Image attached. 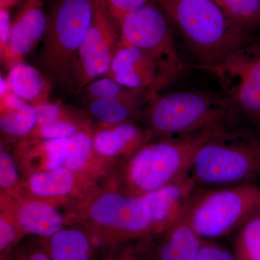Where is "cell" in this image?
I'll return each mask as SVG.
<instances>
[{
	"label": "cell",
	"mask_w": 260,
	"mask_h": 260,
	"mask_svg": "<svg viewBox=\"0 0 260 260\" xmlns=\"http://www.w3.org/2000/svg\"><path fill=\"white\" fill-rule=\"evenodd\" d=\"M65 211L68 225L82 228L103 252L152 238L151 217L143 198L104 184Z\"/></svg>",
	"instance_id": "obj_1"
},
{
	"label": "cell",
	"mask_w": 260,
	"mask_h": 260,
	"mask_svg": "<svg viewBox=\"0 0 260 260\" xmlns=\"http://www.w3.org/2000/svg\"><path fill=\"white\" fill-rule=\"evenodd\" d=\"M228 128H210L149 142L115 164L104 184L136 196L156 190L189 172L200 147Z\"/></svg>",
	"instance_id": "obj_2"
},
{
	"label": "cell",
	"mask_w": 260,
	"mask_h": 260,
	"mask_svg": "<svg viewBox=\"0 0 260 260\" xmlns=\"http://www.w3.org/2000/svg\"><path fill=\"white\" fill-rule=\"evenodd\" d=\"M172 20L188 51L204 70L255 40L212 0H153Z\"/></svg>",
	"instance_id": "obj_3"
},
{
	"label": "cell",
	"mask_w": 260,
	"mask_h": 260,
	"mask_svg": "<svg viewBox=\"0 0 260 260\" xmlns=\"http://www.w3.org/2000/svg\"><path fill=\"white\" fill-rule=\"evenodd\" d=\"M239 109L225 95L193 90L158 95L140 112L153 139L198 133L210 128L229 126Z\"/></svg>",
	"instance_id": "obj_4"
},
{
	"label": "cell",
	"mask_w": 260,
	"mask_h": 260,
	"mask_svg": "<svg viewBox=\"0 0 260 260\" xmlns=\"http://www.w3.org/2000/svg\"><path fill=\"white\" fill-rule=\"evenodd\" d=\"M189 174L200 188L256 184L260 179L259 137L232 127L220 132L198 149Z\"/></svg>",
	"instance_id": "obj_5"
},
{
	"label": "cell",
	"mask_w": 260,
	"mask_h": 260,
	"mask_svg": "<svg viewBox=\"0 0 260 260\" xmlns=\"http://www.w3.org/2000/svg\"><path fill=\"white\" fill-rule=\"evenodd\" d=\"M91 18L92 0H59L51 10L37 63L53 86L75 92L80 48Z\"/></svg>",
	"instance_id": "obj_6"
},
{
	"label": "cell",
	"mask_w": 260,
	"mask_h": 260,
	"mask_svg": "<svg viewBox=\"0 0 260 260\" xmlns=\"http://www.w3.org/2000/svg\"><path fill=\"white\" fill-rule=\"evenodd\" d=\"M259 205L256 184L198 187L184 218L202 239L216 240L237 232Z\"/></svg>",
	"instance_id": "obj_7"
},
{
	"label": "cell",
	"mask_w": 260,
	"mask_h": 260,
	"mask_svg": "<svg viewBox=\"0 0 260 260\" xmlns=\"http://www.w3.org/2000/svg\"><path fill=\"white\" fill-rule=\"evenodd\" d=\"M164 13L153 1L130 12L120 24L119 43L144 51L156 61L162 77L170 83L184 71V64Z\"/></svg>",
	"instance_id": "obj_8"
},
{
	"label": "cell",
	"mask_w": 260,
	"mask_h": 260,
	"mask_svg": "<svg viewBox=\"0 0 260 260\" xmlns=\"http://www.w3.org/2000/svg\"><path fill=\"white\" fill-rule=\"evenodd\" d=\"M203 70L213 73L236 107L260 121V42L234 51L221 63Z\"/></svg>",
	"instance_id": "obj_9"
},
{
	"label": "cell",
	"mask_w": 260,
	"mask_h": 260,
	"mask_svg": "<svg viewBox=\"0 0 260 260\" xmlns=\"http://www.w3.org/2000/svg\"><path fill=\"white\" fill-rule=\"evenodd\" d=\"M120 39V25L109 15L106 0H92V18L80 48L75 93L107 75Z\"/></svg>",
	"instance_id": "obj_10"
},
{
	"label": "cell",
	"mask_w": 260,
	"mask_h": 260,
	"mask_svg": "<svg viewBox=\"0 0 260 260\" xmlns=\"http://www.w3.org/2000/svg\"><path fill=\"white\" fill-rule=\"evenodd\" d=\"M101 184L94 178L62 167L22 177L19 190L67 210Z\"/></svg>",
	"instance_id": "obj_11"
},
{
	"label": "cell",
	"mask_w": 260,
	"mask_h": 260,
	"mask_svg": "<svg viewBox=\"0 0 260 260\" xmlns=\"http://www.w3.org/2000/svg\"><path fill=\"white\" fill-rule=\"evenodd\" d=\"M60 208L20 190L0 194V210H5L26 237L47 238L68 225Z\"/></svg>",
	"instance_id": "obj_12"
},
{
	"label": "cell",
	"mask_w": 260,
	"mask_h": 260,
	"mask_svg": "<svg viewBox=\"0 0 260 260\" xmlns=\"http://www.w3.org/2000/svg\"><path fill=\"white\" fill-rule=\"evenodd\" d=\"M106 76L126 88L147 90L153 94H158L169 84L156 61L138 48L120 43Z\"/></svg>",
	"instance_id": "obj_13"
},
{
	"label": "cell",
	"mask_w": 260,
	"mask_h": 260,
	"mask_svg": "<svg viewBox=\"0 0 260 260\" xmlns=\"http://www.w3.org/2000/svg\"><path fill=\"white\" fill-rule=\"evenodd\" d=\"M198 188L188 172L167 185L141 196L151 217V239L184 218Z\"/></svg>",
	"instance_id": "obj_14"
},
{
	"label": "cell",
	"mask_w": 260,
	"mask_h": 260,
	"mask_svg": "<svg viewBox=\"0 0 260 260\" xmlns=\"http://www.w3.org/2000/svg\"><path fill=\"white\" fill-rule=\"evenodd\" d=\"M48 18L41 0H26L14 19L8 45L0 52L2 63L8 69L30 54L42 41L47 30Z\"/></svg>",
	"instance_id": "obj_15"
},
{
	"label": "cell",
	"mask_w": 260,
	"mask_h": 260,
	"mask_svg": "<svg viewBox=\"0 0 260 260\" xmlns=\"http://www.w3.org/2000/svg\"><path fill=\"white\" fill-rule=\"evenodd\" d=\"M38 122L24 139H68L84 131H93L95 121L86 110L50 102L37 107Z\"/></svg>",
	"instance_id": "obj_16"
},
{
	"label": "cell",
	"mask_w": 260,
	"mask_h": 260,
	"mask_svg": "<svg viewBox=\"0 0 260 260\" xmlns=\"http://www.w3.org/2000/svg\"><path fill=\"white\" fill-rule=\"evenodd\" d=\"M92 138L95 152L114 164L129 158L153 140L150 132L134 120L115 124L95 122Z\"/></svg>",
	"instance_id": "obj_17"
},
{
	"label": "cell",
	"mask_w": 260,
	"mask_h": 260,
	"mask_svg": "<svg viewBox=\"0 0 260 260\" xmlns=\"http://www.w3.org/2000/svg\"><path fill=\"white\" fill-rule=\"evenodd\" d=\"M68 139H23L13 145V153L22 177L64 167Z\"/></svg>",
	"instance_id": "obj_18"
},
{
	"label": "cell",
	"mask_w": 260,
	"mask_h": 260,
	"mask_svg": "<svg viewBox=\"0 0 260 260\" xmlns=\"http://www.w3.org/2000/svg\"><path fill=\"white\" fill-rule=\"evenodd\" d=\"M203 240L183 218L148 245L153 260H197Z\"/></svg>",
	"instance_id": "obj_19"
},
{
	"label": "cell",
	"mask_w": 260,
	"mask_h": 260,
	"mask_svg": "<svg viewBox=\"0 0 260 260\" xmlns=\"http://www.w3.org/2000/svg\"><path fill=\"white\" fill-rule=\"evenodd\" d=\"M51 260H104L92 237L76 225H68L54 235L40 238Z\"/></svg>",
	"instance_id": "obj_20"
},
{
	"label": "cell",
	"mask_w": 260,
	"mask_h": 260,
	"mask_svg": "<svg viewBox=\"0 0 260 260\" xmlns=\"http://www.w3.org/2000/svg\"><path fill=\"white\" fill-rule=\"evenodd\" d=\"M37 122V108L10 90L0 98L1 143L13 146L30 135Z\"/></svg>",
	"instance_id": "obj_21"
},
{
	"label": "cell",
	"mask_w": 260,
	"mask_h": 260,
	"mask_svg": "<svg viewBox=\"0 0 260 260\" xmlns=\"http://www.w3.org/2000/svg\"><path fill=\"white\" fill-rule=\"evenodd\" d=\"M156 94L133 89L127 95L116 99H100L85 103V110L95 122L115 124L134 120Z\"/></svg>",
	"instance_id": "obj_22"
},
{
	"label": "cell",
	"mask_w": 260,
	"mask_h": 260,
	"mask_svg": "<svg viewBox=\"0 0 260 260\" xmlns=\"http://www.w3.org/2000/svg\"><path fill=\"white\" fill-rule=\"evenodd\" d=\"M93 131L81 132L69 138L68 157L64 167L94 178L103 184L115 164L95 152L92 138Z\"/></svg>",
	"instance_id": "obj_23"
},
{
	"label": "cell",
	"mask_w": 260,
	"mask_h": 260,
	"mask_svg": "<svg viewBox=\"0 0 260 260\" xmlns=\"http://www.w3.org/2000/svg\"><path fill=\"white\" fill-rule=\"evenodd\" d=\"M6 81L12 93L36 108L50 102L52 83L31 65L24 62L15 64L9 70Z\"/></svg>",
	"instance_id": "obj_24"
},
{
	"label": "cell",
	"mask_w": 260,
	"mask_h": 260,
	"mask_svg": "<svg viewBox=\"0 0 260 260\" xmlns=\"http://www.w3.org/2000/svg\"><path fill=\"white\" fill-rule=\"evenodd\" d=\"M235 233L232 249L236 260H260V205Z\"/></svg>",
	"instance_id": "obj_25"
},
{
	"label": "cell",
	"mask_w": 260,
	"mask_h": 260,
	"mask_svg": "<svg viewBox=\"0 0 260 260\" xmlns=\"http://www.w3.org/2000/svg\"><path fill=\"white\" fill-rule=\"evenodd\" d=\"M236 25L253 32L260 28L258 0H212Z\"/></svg>",
	"instance_id": "obj_26"
},
{
	"label": "cell",
	"mask_w": 260,
	"mask_h": 260,
	"mask_svg": "<svg viewBox=\"0 0 260 260\" xmlns=\"http://www.w3.org/2000/svg\"><path fill=\"white\" fill-rule=\"evenodd\" d=\"M22 176L11 145H0V194L14 192L20 189Z\"/></svg>",
	"instance_id": "obj_27"
},
{
	"label": "cell",
	"mask_w": 260,
	"mask_h": 260,
	"mask_svg": "<svg viewBox=\"0 0 260 260\" xmlns=\"http://www.w3.org/2000/svg\"><path fill=\"white\" fill-rule=\"evenodd\" d=\"M133 90L123 86L113 78L106 76L89 83L80 93L83 95L85 103L95 99H116L124 96Z\"/></svg>",
	"instance_id": "obj_28"
},
{
	"label": "cell",
	"mask_w": 260,
	"mask_h": 260,
	"mask_svg": "<svg viewBox=\"0 0 260 260\" xmlns=\"http://www.w3.org/2000/svg\"><path fill=\"white\" fill-rule=\"evenodd\" d=\"M0 260H51L40 238L26 237Z\"/></svg>",
	"instance_id": "obj_29"
},
{
	"label": "cell",
	"mask_w": 260,
	"mask_h": 260,
	"mask_svg": "<svg viewBox=\"0 0 260 260\" xmlns=\"http://www.w3.org/2000/svg\"><path fill=\"white\" fill-rule=\"evenodd\" d=\"M25 237L9 214L0 210V256L11 250Z\"/></svg>",
	"instance_id": "obj_30"
},
{
	"label": "cell",
	"mask_w": 260,
	"mask_h": 260,
	"mask_svg": "<svg viewBox=\"0 0 260 260\" xmlns=\"http://www.w3.org/2000/svg\"><path fill=\"white\" fill-rule=\"evenodd\" d=\"M153 0H106L108 12L113 20L120 25L126 15Z\"/></svg>",
	"instance_id": "obj_31"
},
{
	"label": "cell",
	"mask_w": 260,
	"mask_h": 260,
	"mask_svg": "<svg viewBox=\"0 0 260 260\" xmlns=\"http://www.w3.org/2000/svg\"><path fill=\"white\" fill-rule=\"evenodd\" d=\"M12 20L10 9L0 8V52L4 50L9 41Z\"/></svg>",
	"instance_id": "obj_32"
},
{
	"label": "cell",
	"mask_w": 260,
	"mask_h": 260,
	"mask_svg": "<svg viewBox=\"0 0 260 260\" xmlns=\"http://www.w3.org/2000/svg\"><path fill=\"white\" fill-rule=\"evenodd\" d=\"M220 246L221 244L215 240L203 239L197 260H220Z\"/></svg>",
	"instance_id": "obj_33"
},
{
	"label": "cell",
	"mask_w": 260,
	"mask_h": 260,
	"mask_svg": "<svg viewBox=\"0 0 260 260\" xmlns=\"http://www.w3.org/2000/svg\"><path fill=\"white\" fill-rule=\"evenodd\" d=\"M128 250L130 260H153L148 241L129 244Z\"/></svg>",
	"instance_id": "obj_34"
},
{
	"label": "cell",
	"mask_w": 260,
	"mask_h": 260,
	"mask_svg": "<svg viewBox=\"0 0 260 260\" xmlns=\"http://www.w3.org/2000/svg\"><path fill=\"white\" fill-rule=\"evenodd\" d=\"M102 253L104 260H130L128 245Z\"/></svg>",
	"instance_id": "obj_35"
},
{
	"label": "cell",
	"mask_w": 260,
	"mask_h": 260,
	"mask_svg": "<svg viewBox=\"0 0 260 260\" xmlns=\"http://www.w3.org/2000/svg\"><path fill=\"white\" fill-rule=\"evenodd\" d=\"M21 1L22 0H0V8L10 9V8Z\"/></svg>",
	"instance_id": "obj_36"
},
{
	"label": "cell",
	"mask_w": 260,
	"mask_h": 260,
	"mask_svg": "<svg viewBox=\"0 0 260 260\" xmlns=\"http://www.w3.org/2000/svg\"><path fill=\"white\" fill-rule=\"evenodd\" d=\"M258 1H259V3H260V0H258Z\"/></svg>",
	"instance_id": "obj_37"
}]
</instances>
